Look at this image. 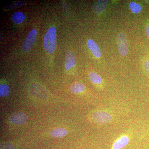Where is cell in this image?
I'll use <instances>...</instances> for the list:
<instances>
[{
	"label": "cell",
	"instance_id": "obj_16",
	"mask_svg": "<svg viewBox=\"0 0 149 149\" xmlns=\"http://www.w3.org/2000/svg\"><path fill=\"white\" fill-rule=\"evenodd\" d=\"M24 3L22 1H17L16 2L11 3L10 4L6 7L5 8L8 10L16 8L19 7L23 6Z\"/></svg>",
	"mask_w": 149,
	"mask_h": 149
},
{
	"label": "cell",
	"instance_id": "obj_7",
	"mask_svg": "<svg viewBox=\"0 0 149 149\" xmlns=\"http://www.w3.org/2000/svg\"><path fill=\"white\" fill-rule=\"evenodd\" d=\"M87 45L89 49L92 53L97 58H100L101 56V52L100 47L94 40L90 39L87 42Z\"/></svg>",
	"mask_w": 149,
	"mask_h": 149
},
{
	"label": "cell",
	"instance_id": "obj_15",
	"mask_svg": "<svg viewBox=\"0 0 149 149\" xmlns=\"http://www.w3.org/2000/svg\"><path fill=\"white\" fill-rule=\"evenodd\" d=\"M10 92V89L8 85L6 84L0 85V96L5 97L8 95Z\"/></svg>",
	"mask_w": 149,
	"mask_h": 149
},
{
	"label": "cell",
	"instance_id": "obj_8",
	"mask_svg": "<svg viewBox=\"0 0 149 149\" xmlns=\"http://www.w3.org/2000/svg\"><path fill=\"white\" fill-rule=\"evenodd\" d=\"M108 3L106 0H100L96 1L94 6V10L97 14H101L105 10Z\"/></svg>",
	"mask_w": 149,
	"mask_h": 149
},
{
	"label": "cell",
	"instance_id": "obj_18",
	"mask_svg": "<svg viewBox=\"0 0 149 149\" xmlns=\"http://www.w3.org/2000/svg\"><path fill=\"white\" fill-rule=\"evenodd\" d=\"M145 67L147 72L149 74V60L146 61L145 62Z\"/></svg>",
	"mask_w": 149,
	"mask_h": 149
},
{
	"label": "cell",
	"instance_id": "obj_3",
	"mask_svg": "<svg viewBox=\"0 0 149 149\" xmlns=\"http://www.w3.org/2000/svg\"><path fill=\"white\" fill-rule=\"evenodd\" d=\"M37 36V31L36 29H32L29 32L22 45V49L24 52H29L32 49L36 41Z\"/></svg>",
	"mask_w": 149,
	"mask_h": 149
},
{
	"label": "cell",
	"instance_id": "obj_11",
	"mask_svg": "<svg viewBox=\"0 0 149 149\" xmlns=\"http://www.w3.org/2000/svg\"><path fill=\"white\" fill-rule=\"evenodd\" d=\"M12 19L14 23L16 24H19L24 21L25 17L24 14L21 12H16L12 16Z\"/></svg>",
	"mask_w": 149,
	"mask_h": 149
},
{
	"label": "cell",
	"instance_id": "obj_17",
	"mask_svg": "<svg viewBox=\"0 0 149 149\" xmlns=\"http://www.w3.org/2000/svg\"><path fill=\"white\" fill-rule=\"evenodd\" d=\"M0 149H15V148L12 144L4 143L1 144Z\"/></svg>",
	"mask_w": 149,
	"mask_h": 149
},
{
	"label": "cell",
	"instance_id": "obj_19",
	"mask_svg": "<svg viewBox=\"0 0 149 149\" xmlns=\"http://www.w3.org/2000/svg\"><path fill=\"white\" fill-rule=\"evenodd\" d=\"M146 33L147 37L149 38V24L147 26L146 29Z\"/></svg>",
	"mask_w": 149,
	"mask_h": 149
},
{
	"label": "cell",
	"instance_id": "obj_6",
	"mask_svg": "<svg viewBox=\"0 0 149 149\" xmlns=\"http://www.w3.org/2000/svg\"><path fill=\"white\" fill-rule=\"evenodd\" d=\"M75 64V58L74 54L71 51H68L67 52L65 58V69L68 70L73 67Z\"/></svg>",
	"mask_w": 149,
	"mask_h": 149
},
{
	"label": "cell",
	"instance_id": "obj_4",
	"mask_svg": "<svg viewBox=\"0 0 149 149\" xmlns=\"http://www.w3.org/2000/svg\"><path fill=\"white\" fill-rule=\"evenodd\" d=\"M93 118L95 121L100 123H105L111 120L110 115L103 111L96 112L93 115Z\"/></svg>",
	"mask_w": 149,
	"mask_h": 149
},
{
	"label": "cell",
	"instance_id": "obj_12",
	"mask_svg": "<svg viewBox=\"0 0 149 149\" xmlns=\"http://www.w3.org/2000/svg\"><path fill=\"white\" fill-rule=\"evenodd\" d=\"M70 90L72 93H82L85 90V87L82 83H75L71 86Z\"/></svg>",
	"mask_w": 149,
	"mask_h": 149
},
{
	"label": "cell",
	"instance_id": "obj_13",
	"mask_svg": "<svg viewBox=\"0 0 149 149\" xmlns=\"http://www.w3.org/2000/svg\"><path fill=\"white\" fill-rule=\"evenodd\" d=\"M89 77L91 82L95 84H100L102 81L101 76L96 72H90L89 74Z\"/></svg>",
	"mask_w": 149,
	"mask_h": 149
},
{
	"label": "cell",
	"instance_id": "obj_14",
	"mask_svg": "<svg viewBox=\"0 0 149 149\" xmlns=\"http://www.w3.org/2000/svg\"><path fill=\"white\" fill-rule=\"evenodd\" d=\"M129 7L131 11L135 14L139 13L141 12L142 10V6L139 4L136 3L134 2H131L129 3Z\"/></svg>",
	"mask_w": 149,
	"mask_h": 149
},
{
	"label": "cell",
	"instance_id": "obj_9",
	"mask_svg": "<svg viewBox=\"0 0 149 149\" xmlns=\"http://www.w3.org/2000/svg\"><path fill=\"white\" fill-rule=\"evenodd\" d=\"M129 140L127 136H123L115 142L113 146V149H122L125 147L129 142Z\"/></svg>",
	"mask_w": 149,
	"mask_h": 149
},
{
	"label": "cell",
	"instance_id": "obj_5",
	"mask_svg": "<svg viewBox=\"0 0 149 149\" xmlns=\"http://www.w3.org/2000/svg\"><path fill=\"white\" fill-rule=\"evenodd\" d=\"M27 117L22 112H17L11 116L10 120L12 123L16 125H21L26 122Z\"/></svg>",
	"mask_w": 149,
	"mask_h": 149
},
{
	"label": "cell",
	"instance_id": "obj_10",
	"mask_svg": "<svg viewBox=\"0 0 149 149\" xmlns=\"http://www.w3.org/2000/svg\"><path fill=\"white\" fill-rule=\"evenodd\" d=\"M68 132L66 129L63 128H58L54 129L50 133L51 136L54 138H62L66 136Z\"/></svg>",
	"mask_w": 149,
	"mask_h": 149
},
{
	"label": "cell",
	"instance_id": "obj_2",
	"mask_svg": "<svg viewBox=\"0 0 149 149\" xmlns=\"http://www.w3.org/2000/svg\"><path fill=\"white\" fill-rule=\"evenodd\" d=\"M118 51L120 55H127L129 51V48L127 37L125 33L120 32L118 36Z\"/></svg>",
	"mask_w": 149,
	"mask_h": 149
},
{
	"label": "cell",
	"instance_id": "obj_1",
	"mask_svg": "<svg viewBox=\"0 0 149 149\" xmlns=\"http://www.w3.org/2000/svg\"><path fill=\"white\" fill-rule=\"evenodd\" d=\"M44 45L45 49L49 54L54 52L56 46V30L55 27H51L44 37Z\"/></svg>",
	"mask_w": 149,
	"mask_h": 149
}]
</instances>
